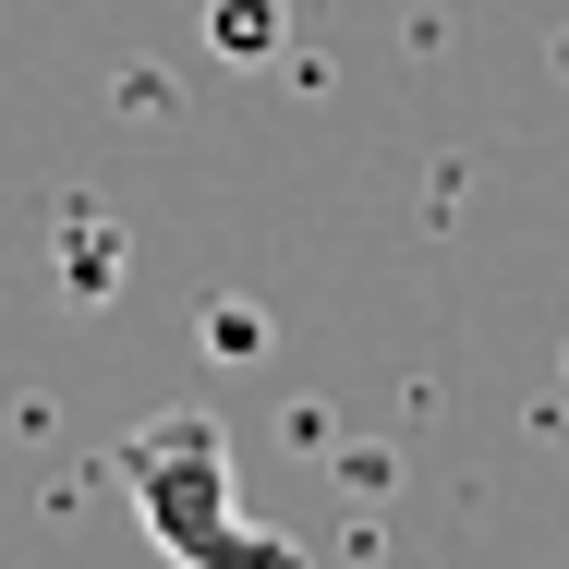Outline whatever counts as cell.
I'll list each match as a JSON object with an SVG mask.
<instances>
[{
    "label": "cell",
    "mask_w": 569,
    "mask_h": 569,
    "mask_svg": "<svg viewBox=\"0 0 569 569\" xmlns=\"http://www.w3.org/2000/svg\"><path fill=\"white\" fill-rule=\"evenodd\" d=\"M110 485L133 497L146 546H158L170 569H303L291 533H267V521L242 509L219 412H146V425L110 449Z\"/></svg>",
    "instance_id": "obj_1"
},
{
    "label": "cell",
    "mask_w": 569,
    "mask_h": 569,
    "mask_svg": "<svg viewBox=\"0 0 569 569\" xmlns=\"http://www.w3.org/2000/svg\"><path fill=\"white\" fill-rule=\"evenodd\" d=\"M267 37H279L267 0H219V49H230V61H267Z\"/></svg>",
    "instance_id": "obj_2"
}]
</instances>
